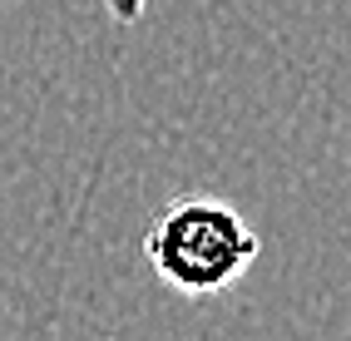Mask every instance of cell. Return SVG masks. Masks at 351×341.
<instances>
[{
    "mask_svg": "<svg viewBox=\"0 0 351 341\" xmlns=\"http://www.w3.org/2000/svg\"><path fill=\"white\" fill-rule=\"evenodd\" d=\"M104 10H109L114 25H138L144 10H149V0H104Z\"/></svg>",
    "mask_w": 351,
    "mask_h": 341,
    "instance_id": "2",
    "label": "cell"
},
{
    "mask_svg": "<svg viewBox=\"0 0 351 341\" xmlns=\"http://www.w3.org/2000/svg\"><path fill=\"white\" fill-rule=\"evenodd\" d=\"M263 257L257 227L213 193H183L144 233V262L183 297H218Z\"/></svg>",
    "mask_w": 351,
    "mask_h": 341,
    "instance_id": "1",
    "label": "cell"
}]
</instances>
